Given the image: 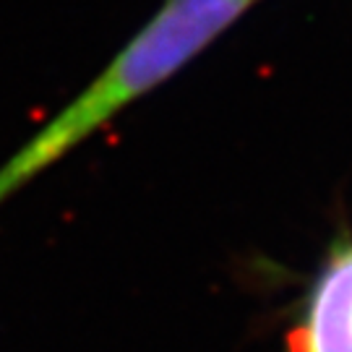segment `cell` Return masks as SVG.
Listing matches in <instances>:
<instances>
[{
    "mask_svg": "<svg viewBox=\"0 0 352 352\" xmlns=\"http://www.w3.org/2000/svg\"><path fill=\"white\" fill-rule=\"evenodd\" d=\"M253 0H164L149 24L55 113L6 164H0V204L47 173L126 107L173 78L238 21Z\"/></svg>",
    "mask_w": 352,
    "mask_h": 352,
    "instance_id": "cell-1",
    "label": "cell"
},
{
    "mask_svg": "<svg viewBox=\"0 0 352 352\" xmlns=\"http://www.w3.org/2000/svg\"><path fill=\"white\" fill-rule=\"evenodd\" d=\"M289 352H352V245L329 258L289 334Z\"/></svg>",
    "mask_w": 352,
    "mask_h": 352,
    "instance_id": "cell-2",
    "label": "cell"
}]
</instances>
